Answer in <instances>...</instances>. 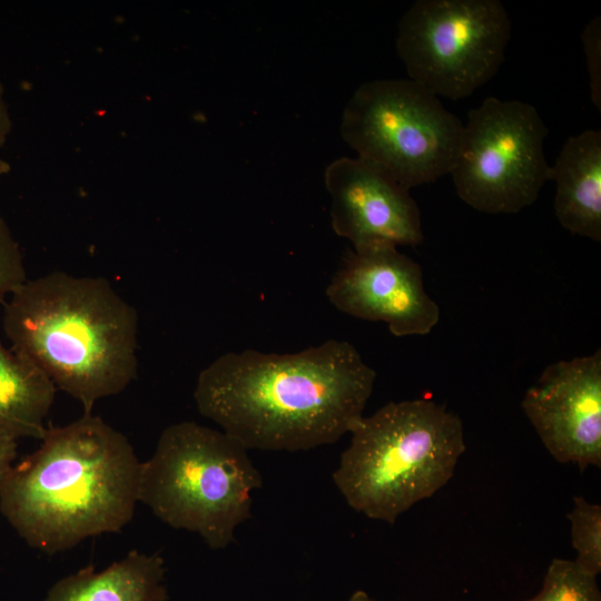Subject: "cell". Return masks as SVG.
<instances>
[{"instance_id":"obj_17","label":"cell","mask_w":601,"mask_h":601,"mask_svg":"<svg viewBox=\"0 0 601 601\" xmlns=\"http://www.w3.org/2000/svg\"><path fill=\"white\" fill-rule=\"evenodd\" d=\"M23 255L6 220L0 217V303L27 280Z\"/></svg>"},{"instance_id":"obj_7","label":"cell","mask_w":601,"mask_h":601,"mask_svg":"<svg viewBox=\"0 0 601 601\" xmlns=\"http://www.w3.org/2000/svg\"><path fill=\"white\" fill-rule=\"evenodd\" d=\"M510 38L499 0H417L400 20L396 51L408 79L460 100L493 78Z\"/></svg>"},{"instance_id":"obj_10","label":"cell","mask_w":601,"mask_h":601,"mask_svg":"<svg viewBox=\"0 0 601 601\" xmlns=\"http://www.w3.org/2000/svg\"><path fill=\"white\" fill-rule=\"evenodd\" d=\"M521 406L554 460L601 466L600 349L548 365Z\"/></svg>"},{"instance_id":"obj_13","label":"cell","mask_w":601,"mask_h":601,"mask_svg":"<svg viewBox=\"0 0 601 601\" xmlns=\"http://www.w3.org/2000/svg\"><path fill=\"white\" fill-rule=\"evenodd\" d=\"M165 575L159 553L132 550L101 571L87 565L60 579L43 601H166Z\"/></svg>"},{"instance_id":"obj_1","label":"cell","mask_w":601,"mask_h":601,"mask_svg":"<svg viewBox=\"0 0 601 601\" xmlns=\"http://www.w3.org/2000/svg\"><path fill=\"white\" fill-rule=\"evenodd\" d=\"M375 371L346 341L297 353L228 352L198 375V412L247 450L307 451L338 441L364 416Z\"/></svg>"},{"instance_id":"obj_19","label":"cell","mask_w":601,"mask_h":601,"mask_svg":"<svg viewBox=\"0 0 601 601\" xmlns=\"http://www.w3.org/2000/svg\"><path fill=\"white\" fill-rule=\"evenodd\" d=\"M17 449L18 439L0 428V483L13 466Z\"/></svg>"},{"instance_id":"obj_4","label":"cell","mask_w":601,"mask_h":601,"mask_svg":"<svg viewBox=\"0 0 601 601\" xmlns=\"http://www.w3.org/2000/svg\"><path fill=\"white\" fill-rule=\"evenodd\" d=\"M349 434L333 482L353 510L388 524L441 490L465 452L460 416L428 398L390 402Z\"/></svg>"},{"instance_id":"obj_14","label":"cell","mask_w":601,"mask_h":601,"mask_svg":"<svg viewBox=\"0 0 601 601\" xmlns=\"http://www.w3.org/2000/svg\"><path fill=\"white\" fill-rule=\"evenodd\" d=\"M56 391L43 373L0 339V428L18 440H40Z\"/></svg>"},{"instance_id":"obj_6","label":"cell","mask_w":601,"mask_h":601,"mask_svg":"<svg viewBox=\"0 0 601 601\" xmlns=\"http://www.w3.org/2000/svg\"><path fill=\"white\" fill-rule=\"evenodd\" d=\"M463 126L418 82L380 79L356 88L339 130L356 157L411 189L450 175Z\"/></svg>"},{"instance_id":"obj_3","label":"cell","mask_w":601,"mask_h":601,"mask_svg":"<svg viewBox=\"0 0 601 601\" xmlns=\"http://www.w3.org/2000/svg\"><path fill=\"white\" fill-rule=\"evenodd\" d=\"M2 326L11 349L83 413L137 377V311L104 277L52 272L27 279L9 296Z\"/></svg>"},{"instance_id":"obj_2","label":"cell","mask_w":601,"mask_h":601,"mask_svg":"<svg viewBox=\"0 0 601 601\" xmlns=\"http://www.w3.org/2000/svg\"><path fill=\"white\" fill-rule=\"evenodd\" d=\"M40 441L0 483V512L19 536L52 554L120 532L138 503L141 462L129 440L83 413Z\"/></svg>"},{"instance_id":"obj_5","label":"cell","mask_w":601,"mask_h":601,"mask_svg":"<svg viewBox=\"0 0 601 601\" xmlns=\"http://www.w3.org/2000/svg\"><path fill=\"white\" fill-rule=\"evenodd\" d=\"M263 477L248 450L223 431L185 421L167 426L141 462L138 502L167 525L198 534L213 550L252 516Z\"/></svg>"},{"instance_id":"obj_21","label":"cell","mask_w":601,"mask_h":601,"mask_svg":"<svg viewBox=\"0 0 601 601\" xmlns=\"http://www.w3.org/2000/svg\"><path fill=\"white\" fill-rule=\"evenodd\" d=\"M348 601H376V600L370 597L367 592L363 590H357L351 595Z\"/></svg>"},{"instance_id":"obj_12","label":"cell","mask_w":601,"mask_h":601,"mask_svg":"<svg viewBox=\"0 0 601 601\" xmlns=\"http://www.w3.org/2000/svg\"><path fill=\"white\" fill-rule=\"evenodd\" d=\"M551 180L556 183L554 213L568 231L601 240V131L587 129L564 142Z\"/></svg>"},{"instance_id":"obj_18","label":"cell","mask_w":601,"mask_h":601,"mask_svg":"<svg viewBox=\"0 0 601 601\" xmlns=\"http://www.w3.org/2000/svg\"><path fill=\"white\" fill-rule=\"evenodd\" d=\"M582 43L587 57L591 99L601 110V20L595 16L582 32Z\"/></svg>"},{"instance_id":"obj_16","label":"cell","mask_w":601,"mask_h":601,"mask_svg":"<svg viewBox=\"0 0 601 601\" xmlns=\"http://www.w3.org/2000/svg\"><path fill=\"white\" fill-rule=\"evenodd\" d=\"M577 565L592 575L601 572V506L582 496H574L568 514Z\"/></svg>"},{"instance_id":"obj_22","label":"cell","mask_w":601,"mask_h":601,"mask_svg":"<svg viewBox=\"0 0 601 601\" xmlns=\"http://www.w3.org/2000/svg\"><path fill=\"white\" fill-rule=\"evenodd\" d=\"M10 171V164L0 158V177Z\"/></svg>"},{"instance_id":"obj_20","label":"cell","mask_w":601,"mask_h":601,"mask_svg":"<svg viewBox=\"0 0 601 601\" xmlns=\"http://www.w3.org/2000/svg\"><path fill=\"white\" fill-rule=\"evenodd\" d=\"M11 127L12 122L3 99V86L0 83V147L6 142Z\"/></svg>"},{"instance_id":"obj_8","label":"cell","mask_w":601,"mask_h":601,"mask_svg":"<svg viewBox=\"0 0 601 601\" xmlns=\"http://www.w3.org/2000/svg\"><path fill=\"white\" fill-rule=\"evenodd\" d=\"M548 132L532 105L484 99L467 112L450 171L459 197L487 214H515L531 206L551 180L543 149Z\"/></svg>"},{"instance_id":"obj_11","label":"cell","mask_w":601,"mask_h":601,"mask_svg":"<svg viewBox=\"0 0 601 601\" xmlns=\"http://www.w3.org/2000/svg\"><path fill=\"white\" fill-rule=\"evenodd\" d=\"M324 183L332 199V228L353 248L422 243L421 213L410 189L378 168L358 157H339L326 166Z\"/></svg>"},{"instance_id":"obj_15","label":"cell","mask_w":601,"mask_h":601,"mask_svg":"<svg viewBox=\"0 0 601 601\" xmlns=\"http://www.w3.org/2000/svg\"><path fill=\"white\" fill-rule=\"evenodd\" d=\"M525 601H601L597 577L573 560L553 559L538 594Z\"/></svg>"},{"instance_id":"obj_9","label":"cell","mask_w":601,"mask_h":601,"mask_svg":"<svg viewBox=\"0 0 601 601\" xmlns=\"http://www.w3.org/2000/svg\"><path fill=\"white\" fill-rule=\"evenodd\" d=\"M326 296L338 311L384 322L398 337L426 335L440 319L439 305L424 288L420 264L388 243L347 250Z\"/></svg>"}]
</instances>
